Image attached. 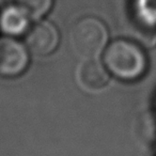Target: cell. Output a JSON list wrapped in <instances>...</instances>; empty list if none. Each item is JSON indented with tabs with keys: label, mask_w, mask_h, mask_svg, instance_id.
<instances>
[{
	"label": "cell",
	"mask_w": 156,
	"mask_h": 156,
	"mask_svg": "<svg viewBox=\"0 0 156 156\" xmlns=\"http://www.w3.org/2000/svg\"><path fill=\"white\" fill-rule=\"evenodd\" d=\"M106 69L118 79L134 81L141 78L147 69V59L139 45L127 40H117L104 54Z\"/></svg>",
	"instance_id": "cell-1"
},
{
	"label": "cell",
	"mask_w": 156,
	"mask_h": 156,
	"mask_svg": "<svg viewBox=\"0 0 156 156\" xmlns=\"http://www.w3.org/2000/svg\"><path fill=\"white\" fill-rule=\"evenodd\" d=\"M71 45L79 58L91 60L101 55L108 41L105 24L96 17L88 16L79 20L71 30Z\"/></svg>",
	"instance_id": "cell-2"
},
{
	"label": "cell",
	"mask_w": 156,
	"mask_h": 156,
	"mask_svg": "<svg viewBox=\"0 0 156 156\" xmlns=\"http://www.w3.org/2000/svg\"><path fill=\"white\" fill-rule=\"evenodd\" d=\"M29 54L26 47L11 37H0V76L17 77L28 69Z\"/></svg>",
	"instance_id": "cell-3"
},
{
	"label": "cell",
	"mask_w": 156,
	"mask_h": 156,
	"mask_svg": "<svg viewBox=\"0 0 156 156\" xmlns=\"http://www.w3.org/2000/svg\"><path fill=\"white\" fill-rule=\"evenodd\" d=\"M60 41L57 28L49 22H41L29 30L27 46L37 56H48L57 49Z\"/></svg>",
	"instance_id": "cell-4"
},
{
	"label": "cell",
	"mask_w": 156,
	"mask_h": 156,
	"mask_svg": "<svg viewBox=\"0 0 156 156\" xmlns=\"http://www.w3.org/2000/svg\"><path fill=\"white\" fill-rule=\"evenodd\" d=\"M109 76L105 67L94 59L88 60L79 71V81L88 90H100L107 85Z\"/></svg>",
	"instance_id": "cell-5"
},
{
	"label": "cell",
	"mask_w": 156,
	"mask_h": 156,
	"mask_svg": "<svg viewBox=\"0 0 156 156\" xmlns=\"http://www.w3.org/2000/svg\"><path fill=\"white\" fill-rule=\"evenodd\" d=\"M28 15L20 7H9L1 15V28L8 34L17 35L26 30Z\"/></svg>",
	"instance_id": "cell-6"
},
{
	"label": "cell",
	"mask_w": 156,
	"mask_h": 156,
	"mask_svg": "<svg viewBox=\"0 0 156 156\" xmlns=\"http://www.w3.org/2000/svg\"><path fill=\"white\" fill-rule=\"evenodd\" d=\"M17 7L25 11L28 16L40 18L47 14L52 7L54 0H14Z\"/></svg>",
	"instance_id": "cell-7"
}]
</instances>
